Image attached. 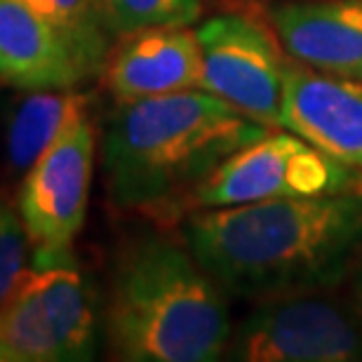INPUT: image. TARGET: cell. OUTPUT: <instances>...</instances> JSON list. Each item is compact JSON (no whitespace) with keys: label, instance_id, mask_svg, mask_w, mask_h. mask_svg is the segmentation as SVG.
Listing matches in <instances>:
<instances>
[{"label":"cell","instance_id":"cell-4","mask_svg":"<svg viewBox=\"0 0 362 362\" xmlns=\"http://www.w3.org/2000/svg\"><path fill=\"white\" fill-rule=\"evenodd\" d=\"M362 193V172L325 156L289 129H269L262 139L228 156L193 195L195 207H228L280 198Z\"/></svg>","mask_w":362,"mask_h":362},{"label":"cell","instance_id":"cell-12","mask_svg":"<svg viewBox=\"0 0 362 362\" xmlns=\"http://www.w3.org/2000/svg\"><path fill=\"white\" fill-rule=\"evenodd\" d=\"M28 278L47 310L62 362L90 360L97 349V306L85 275L64 262L28 269Z\"/></svg>","mask_w":362,"mask_h":362},{"label":"cell","instance_id":"cell-18","mask_svg":"<svg viewBox=\"0 0 362 362\" xmlns=\"http://www.w3.org/2000/svg\"><path fill=\"white\" fill-rule=\"evenodd\" d=\"M360 292H362V278H360Z\"/></svg>","mask_w":362,"mask_h":362},{"label":"cell","instance_id":"cell-10","mask_svg":"<svg viewBox=\"0 0 362 362\" xmlns=\"http://www.w3.org/2000/svg\"><path fill=\"white\" fill-rule=\"evenodd\" d=\"M282 49L294 62L362 81V0H303L271 10Z\"/></svg>","mask_w":362,"mask_h":362},{"label":"cell","instance_id":"cell-1","mask_svg":"<svg viewBox=\"0 0 362 362\" xmlns=\"http://www.w3.org/2000/svg\"><path fill=\"white\" fill-rule=\"evenodd\" d=\"M184 235L202 271L243 299L327 289L362 250V193L207 207Z\"/></svg>","mask_w":362,"mask_h":362},{"label":"cell","instance_id":"cell-14","mask_svg":"<svg viewBox=\"0 0 362 362\" xmlns=\"http://www.w3.org/2000/svg\"><path fill=\"white\" fill-rule=\"evenodd\" d=\"M88 97L71 90H40L21 101L7 132V153L12 168L28 170L57 139L71 113Z\"/></svg>","mask_w":362,"mask_h":362},{"label":"cell","instance_id":"cell-5","mask_svg":"<svg viewBox=\"0 0 362 362\" xmlns=\"http://www.w3.org/2000/svg\"><path fill=\"white\" fill-rule=\"evenodd\" d=\"M92 163L94 129L85 101L28 168L21 186L19 216L33 245V269L74 262L71 245L88 214Z\"/></svg>","mask_w":362,"mask_h":362},{"label":"cell","instance_id":"cell-17","mask_svg":"<svg viewBox=\"0 0 362 362\" xmlns=\"http://www.w3.org/2000/svg\"><path fill=\"white\" fill-rule=\"evenodd\" d=\"M28 235L21 216L10 205L0 202V303L14 292L19 280L24 278Z\"/></svg>","mask_w":362,"mask_h":362},{"label":"cell","instance_id":"cell-6","mask_svg":"<svg viewBox=\"0 0 362 362\" xmlns=\"http://www.w3.org/2000/svg\"><path fill=\"white\" fill-rule=\"evenodd\" d=\"M202 83L214 97L259 125L278 129L289 62L278 35L255 14L223 12L195 28Z\"/></svg>","mask_w":362,"mask_h":362},{"label":"cell","instance_id":"cell-9","mask_svg":"<svg viewBox=\"0 0 362 362\" xmlns=\"http://www.w3.org/2000/svg\"><path fill=\"white\" fill-rule=\"evenodd\" d=\"M101 74L118 104L200 90L198 33L188 26H153L122 35Z\"/></svg>","mask_w":362,"mask_h":362},{"label":"cell","instance_id":"cell-16","mask_svg":"<svg viewBox=\"0 0 362 362\" xmlns=\"http://www.w3.org/2000/svg\"><path fill=\"white\" fill-rule=\"evenodd\" d=\"M113 33L122 35L153 26H191L202 14L200 0H104Z\"/></svg>","mask_w":362,"mask_h":362},{"label":"cell","instance_id":"cell-8","mask_svg":"<svg viewBox=\"0 0 362 362\" xmlns=\"http://www.w3.org/2000/svg\"><path fill=\"white\" fill-rule=\"evenodd\" d=\"M280 129L362 172V81L315 74V69L289 62Z\"/></svg>","mask_w":362,"mask_h":362},{"label":"cell","instance_id":"cell-13","mask_svg":"<svg viewBox=\"0 0 362 362\" xmlns=\"http://www.w3.org/2000/svg\"><path fill=\"white\" fill-rule=\"evenodd\" d=\"M0 362H62L54 329L28 271L0 303Z\"/></svg>","mask_w":362,"mask_h":362},{"label":"cell","instance_id":"cell-15","mask_svg":"<svg viewBox=\"0 0 362 362\" xmlns=\"http://www.w3.org/2000/svg\"><path fill=\"white\" fill-rule=\"evenodd\" d=\"M57 28L74 47L90 76L104 71L113 49V28L108 24L104 0H21Z\"/></svg>","mask_w":362,"mask_h":362},{"label":"cell","instance_id":"cell-3","mask_svg":"<svg viewBox=\"0 0 362 362\" xmlns=\"http://www.w3.org/2000/svg\"><path fill=\"white\" fill-rule=\"evenodd\" d=\"M106 334L118 360L212 362L228 349L230 322L219 285L191 252L148 238L118 264Z\"/></svg>","mask_w":362,"mask_h":362},{"label":"cell","instance_id":"cell-7","mask_svg":"<svg viewBox=\"0 0 362 362\" xmlns=\"http://www.w3.org/2000/svg\"><path fill=\"white\" fill-rule=\"evenodd\" d=\"M240 362H356L362 329L341 306L313 296H273L230 337Z\"/></svg>","mask_w":362,"mask_h":362},{"label":"cell","instance_id":"cell-2","mask_svg":"<svg viewBox=\"0 0 362 362\" xmlns=\"http://www.w3.org/2000/svg\"><path fill=\"white\" fill-rule=\"evenodd\" d=\"M269 127L205 90L118 104L104 134V172L118 207L170 212Z\"/></svg>","mask_w":362,"mask_h":362},{"label":"cell","instance_id":"cell-11","mask_svg":"<svg viewBox=\"0 0 362 362\" xmlns=\"http://www.w3.org/2000/svg\"><path fill=\"white\" fill-rule=\"evenodd\" d=\"M88 69L64 35L21 0H0V81L12 88L74 90Z\"/></svg>","mask_w":362,"mask_h":362}]
</instances>
